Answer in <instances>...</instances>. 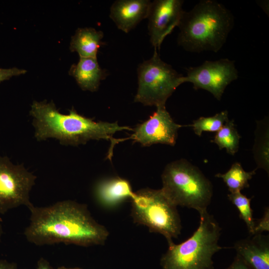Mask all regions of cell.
Wrapping results in <instances>:
<instances>
[{
    "instance_id": "obj_18",
    "label": "cell",
    "mask_w": 269,
    "mask_h": 269,
    "mask_svg": "<svg viewBox=\"0 0 269 269\" xmlns=\"http://www.w3.org/2000/svg\"><path fill=\"white\" fill-rule=\"evenodd\" d=\"M256 174V170L246 171L239 162H235L225 173H217L215 176L222 179L230 193L240 192L249 187V181Z\"/></svg>"
},
{
    "instance_id": "obj_4",
    "label": "cell",
    "mask_w": 269,
    "mask_h": 269,
    "mask_svg": "<svg viewBox=\"0 0 269 269\" xmlns=\"http://www.w3.org/2000/svg\"><path fill=\"white\" fill-rule=\"evenodd\" d=\"M199 214V226L189 238L179 244H168L160 261L163 269H213L214 255L229 248L218 244L221 228L214 216L207 210Z\"/></svg>"
},
{
    "instance_id": "obj_12",
    "label": "cell",
    "mask_w": 269,
    "mask_h": 269,
    "mask_svg": "<svg viewBox=\"0 0 269 269\" xmlns=\"http://www.w3.org/2000/svg\"><path fill=\"white\" fill-rule=\"evenodd\" d=\"M151 2L149 0H118L111 6L110 17L118 29L128 33L146 18Z\"/></svg>"
},
{
    "instance_id": "obj_17",
    "label": "cell",
    "mask_w": 269,
    "mask_h": 269,
    "mask_svg": "<svg viewBox=\"0 0 269 269\" xmlns=\"http://www.w3.org/2000/svg\"><path fill=\"white\" fill-rule=\"evenodd\" d=\"M269 121L267 118L257 123L253 147L254 158L257 168H263L269 173Z\"/></svg>"
},
{
    "instance_id": "obj_28",
    "label": "cell",
    "mask_w": 269,
    "mask_h": 269,
    "mask_svg": "<svg viewBox=\"0 0 269 269\" xmlns=\"http://www.w3.org/2000/svg\"><path fill=\"white\" fill-rule=\"evenodd\" d=\"M58 269H81L78 268H65V267H61L59 268Z\"/></svg>"
},
{
    "instance_id": "obj_3",
    "label": "cell",
    "mask_w": 269,
    "mask_h": 269,
    "mask_svg": "<svg viewBox=\"0 0 269 269\" xmlns=\"http://www.w3.org/2000/svg\"><path fill=\"white\" fill-rule=\"evenodd\" d=\"M234 25L230 10L215 0L199 1L184 11L178 26L177 43L190 52H218Z\"/></svg>"
},
{
    "instance_id": "obj_7",
    "label": "cell",
    "mask_w": 269,
    "mask_h": 269,
    "mask_svg": "<svg viewBox=\"0 0 269 269\" xmlns=\"http://www.w3.org/2000/svg\"><path fill=\"white\" fill-rule=\"evenodd\" d=\"M157 50L138 66V88L134 99L135 102L156 108L165 106L176 88L185 83L184 76L162 60Z\"/></svg>"
},
{
    "instance_id": "obj_25",
    "label": "cell",
    "mask_w": 269,
    "mask_h": 269,
    "mask_svg": "<svg viewBox=\"0 0 269 269\" xmlns=\"http://www.w3.org/2000/svg\"><path fill=\"white\" fill-rule=\"evenodd\" d=\"M0 269H18L16 265L7 260L0 259Z\"/></svg>"
},
{
    "instance_id": "obj_21",
    "label": "cell",
    "mask_w": 269,
    "mask_h": 269,
    "mask_svg": "<svg viewBox=\"0 0 269 269\" xmlns=\"http://www.w3.org/2000/svg\"><path fill=\"white\" fill-rule=\"evenodd\" d=\"M228 120V112L225 110L213 116L200 117L194 120L191 126L194 133L200 136L203 132L217 133Z\"/></svg>"
},
{
    "instance_id": "obj_23",
    "label": "cell",
    "mask_w": 269,
    "mask_h": 269,
    "mask_svg": "<svg viewBox=\"0 0 269 269\" xmlns=\"http://www.w3.org/2000/svg\"><path fill=\"white\" fill-rule=\"evenodd\" d=\"M26 72L24 69L17 68L3 69L0 67V82L9 79L11 77L24 74Z\"/></svg>"
},
{
    "instance_id": "obj_19",
    "label": "cell",
    "mask_w": 269,
    "mask_h": 269,
    "mask_svg": "<svg viewBox=\"0 0 269 269\" xmlns=\"http://www.w3.org/2000/svg\"><path fill=\"white\" fill-rule=\"evenodd\" d=\"M241 137L234 121L228 120L211 142L216 144L220 150L225 148L228 154L234 155L238 151Z\"/></svg>"
},
{
    "instance_id": "obj_16",
    "label": "cell",
    "mask_w": 269,
    "mask_h": 269,
    "mask_svg": "<svg viewBox=\"0 0 269 269\" xmlns=\"http://www.w3.org/2000/svg\"><path fill=\"white\" fill-rule=\"evenodd\" d=\"M103 37L101 30L92 27L78 28L72 37L70 49L77 52L80 57L97 58Z\"/></svg>"
},
{
    "instance_id": "obj_22",
    "label": "cell",
    "mask_w": 269,
    "mask_h": 269,
    "mask_svg": "<svg viewBox=\"0 0 269 269\" xmlns=\"http://www.w3.org/2000/svg\"><path fill=\"white\" fill-rule=\"evenodd\" d=\"M264 231H269V209L266 207L264 216L257 223L256 222L254 234H262Z\"/></svg>"
},
{
    "instance_id": "obj_14",
    "label": "cell",
    "mask_w": 269,
    "mask_h": 269,
    "mask_svg": "<svg viewBox=\"0 0 269 269\" xmlns=\"http://www.w3.org/2000/svg\"><path fill=\"white\" fill-rule=\"evenodd\" d=\"M131 185L127 179L115 177L99 181L94 189V195L98 203L107 208L119 205L134 195Z\"/></svg>"
},
{
    "instance_id": "obj_13",
    "label": "cell",
    "mask_w": 269,
    "mask_h": 269,
    "mask_svg": "<svg viewBox=\"0 0 269 269\" xmlns=\"http://www.w3.org/2000/svg\"><path fill=\"white\" fill-rule=\"evenodd\" d=\"M236 256L252 269H269V237L251 235L235 243Z\"/></svg>"
},
{
    "instance_id": "obj_24",
    "label": "cell",
    "mask_w": 269,
    "mask_h": 269,
    "mask_svg": "<svg viewBox=\"0 0 269 269\" xmlns=\"http://www.w3.org/2000/svg\"><path fill=\"white\" fill-rule=\"evenodd\" d=\"M226 269H252L237 256L231 264Z\"/></svg>"
},
{
    "instance_id": "obj_15",
    "label": "cell",
    "mask_w": 269,
    "mask_h": 269,
    "mask_svg": "<svg viewBox=\"0 0 269 269\" xmlns=\"http://www.w3.org/2000/svg\"><path fill=\"white\" fill-rule=\"evenodd\" d=\"M70 74L74 77L83 90L97 91L101 81L107 76V72L99 66L97 59L80 57L78 62L72 66Z\"/></svg>"
},
{
    "instance_id": "obj_8",
    "label": "cell",
    "mask_w": 269,
    "mask_h": 269,
    "mask_svg": "<svg viewBox=\"0 0 269 269\" xmlns=\"http://www.w3.org/2000/svg\"><path fill=\"white\" fill-rule=\"evenodd\" d=\"M36 178L22 164H14L0 155V214L21 206H31L30 192Z\"/></svg>"
},
{
    "instance_id": "obj_1",
    "label": "cell",
    "mask_w": 269,
    "mask_h": 269,
    "mask_svg": "<svg viewBox=\"0 0 269 269\" xmlns=\"http://www.w3.org/2000/svg\"><path fill=\"white\" fill-rule=\"evenodd\" d=\"M25 239L36 246L63 243L82 247L104 245L109 233L91 216L87 206L73 200L28 208Z\"/></svg>"
},
{
    "instance_id": "obj_5",
    "label": "cell",
    "mask_w": 269,
    "mask_h": 269,
    "mask_svg": "<svg viewBox=\"0 0 269 269\" xmlns=\"http://www.w3.org/2000/svg\"><path fill=\"white\" fill-rule=\"evenodd\" d=\"M161 179V189L177 207L193 209L199 213L207 210L213 186L198 167L185 159L178 160L166 166Z\"/></svg>"
},
{
    "instance_id": "obj_6",
    "label": "cell",
    "mask_w": 269,
    "mask_h": 269,
    "mask_svg": "<svg viewBox=\"0 0 269 269\" xmlns=\"http://www.w3.org/2000/svg\"><path fill=\"white\" fill-rule=\"evenodd\" d=\"M131 216L135 223L163 235L168 244L181 234V222L175 205L161 189L143 188L134 192Z\"/></svg>"
},
{
    "instance_id": "obj_11",
    "label": "cell",
    "mask_w": 269,
    "mask_h": 269,
    "mask_svg": "<svg viewBox=\"0 0 269 269\" xmlns=\"http://www.w3.org/2000/svg\"><path fill=\"white\" fill-rule=\"evenodd\" d=\"M182 0H155L151 2L148 31L150 42L159 50L164 38L178 26L184 11Z\"/></svg>"
},
{
    "instance_id": "obj_2",
    "label": "cell",
    "mask_w": 269,
    "mask_h": 269,
    "mask_svg": "<svg viewBox=\"0 0 269 269\" xmlns=\"http://www.w3.org/2000/svg\"><path fill=\"white\" fill-rule=\"evenodd\" d=\"M35 129L34 137L38 141L53 138L63 145L76 146L90 140L106 139L113 135L131 128L121 126L117 122H96L78 114L73 108L67 115L57 109L52 102L34 101L30 110Z\"/></svg>"
},
{
    "instance_id": "obj_10",
    "label": "cell",
    "mask_w": 269,
    "mask_h": 269,
    "mask_svg": "<svg viewBox=\"0 0 269 269\" xmlns=\"http://www.w3.org/2000/svg\"><path fill=\"white\" fill-rule=\"evenodd\" d=\"M183 126L174 122L165 106L158 107L146 121L136 126L130 137L126 139L115 138L112 145L115 146L119 141L131 139L143 146L156 143L174 146L178 130Z\"/></svg>"
},
{
    "instance_id": "obj_26",
    "label": "cell",
    "mask_w": 269,
    "mask_h": 269,
    "mask_svg": "<svg viewBox=\"0 0 269 269\" xmlns=\"http://www.w3.org/2000/svg\"><path fill=\"white\" fill-rule=\"evenodd\" d=\"M36 269H53L50 263L43 258L39 259L37 263Z\"/></svg>"
},
{
    "instance_id": "obj_9",
    "label": "cell",
    "mask_w": 269,
    "mask_h": 269,
    "mask_svg": "<svg viewBox=\"0 0 269 269\" xmlns=\"http://www.w3.org/2000/svg\"><path fill=\"white\" fill-rule=\"evenodd\" d=\"M235 61L228 58L205 61L201 65L187 69L185 82L196 89H203L220 100L226 87L238 78Z\"/></svg>"
},
{
    "instance_id": "obj_20",
    "label": "cell",
    "mask_w": 269,
    "mask_h": 269,
    "mask_svg": "<svg viewBox=\"0 0 269 269\" xmlns=\"http://www.w3.org/2000/svg\"><path fill=\"white\" fill-rule=\"evenodd\" d=\"M229 200L238 209L239 216L245 223L251 235L254 234L256 222L253 218V211L251 208L252 198H248L241 191L230 193L227 195Z\"/></svg>"
},
{
    "instance_id": "obj_27",
    "label": "cell",
    "mask_w": 269,
    "mask_h": 269,
    "mask_svg": "<svg viewBox=\"0 0 269 269\" xmlns=\"http://www.w3.org/2000/svg\"><path fill=\"white\" fill-rule=\"evenodd\" d=\"M3 234V230H2V225L0 222V243L1 240L2 236Z\"/></svg>"
}]
</instances>
